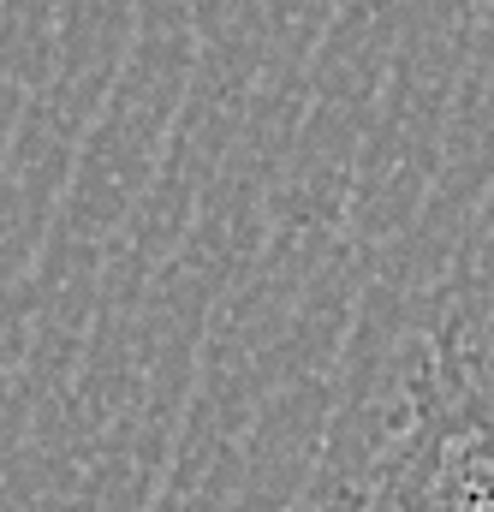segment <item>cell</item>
I'll list each match as a JSON object with an SVG mask.
<instances>
[{
  "label": "cell",
  "mask_w": 494,
  "mask_h": 512,
  "mask_svg": "<svg viewBox=\"0 0 494 512\" xmlns=\"http://www.w3.org/2000/svg\"><path fill=\"white\" fill-rule=\"evenodd\" d=\"M328 512H375V507H358V501H346V495H340V501H334Z\"/></svg>",
  "instance_id": "cell-2"
},
{
  "label": "cell",
  "mask_w": 494,
  "mask_h": 512,
  "mask_svg": "<svg viewBox=\"0 0 494 512\" xmlns=\"http://www.w3.org/2000/svg\"><path fill=\"white\" fill-rule=\"evenodd\" d=\"M346 501L375 512H494V340L447 334L405 387Z\"/></svg>",
  "instance_id": "cell-1"
}]
</instances>
